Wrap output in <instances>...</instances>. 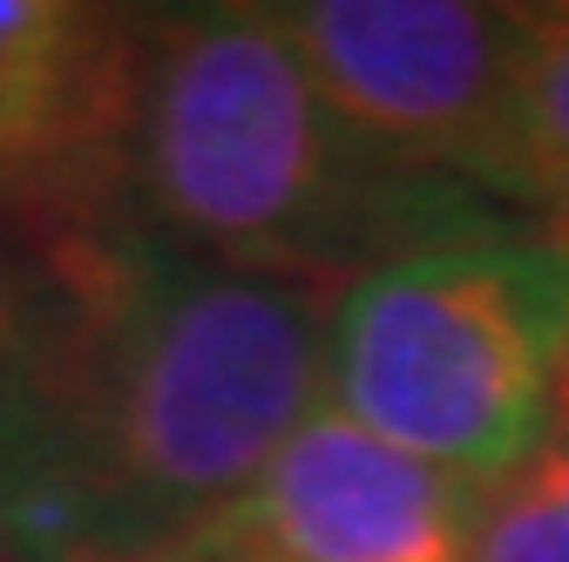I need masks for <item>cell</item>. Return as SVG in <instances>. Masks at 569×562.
I'll use <instances>...</instances> for the list:
<instances>
[{"label": "cell", "instance_id": "obj_1", "mask_svg": "<svg viewBox=\"0 0 569 562\" xmlns=\"http://www.w3.org/2000/svg\"><path fill=\"white\" fill-rule=\"evenodd\" d=\"M332 292L190 258L129 210L21 244L0 353V542L136 562L326 407Z\"/></svg>", "mask_w": 569, "mask_h": 562}, {"label": "cell", "instance_id": "obj_2", "mask_svg": "<svg viewBox=\"0 0 569 562\" xmlns=\"http://www.w3.org/2000/svg\"><path fill=\"white\" fill-rule=\"evenodd\" d=\"M122 210L163 244L346 292L393 258L522 224L468 183L387 163L306 76L271 8H142Z\"/></svg>", "mask_w": 569, "mask_h": 562}, {"label": "cell", "instance_id": "obj_3", "mask_svg": "<svg viewBox=\"0 0 569 562\" xmlns=\"http://www.w3.org/2000/svg\"><path fill=\"white\" fill-rule=\"evenodd\" d=\"M569 373V244L542 224L393 258L332 299L326 407L481 495L549 441Z\"/></svg>", "mask_w": 569, "mask_h": 562}, {"label": "cell", "instance_id": "obj_4", "mask_svg": "<svg viewBox=\"0 0 569 562\" xmlns=\"http://www.w3.org/2000/svg\"><path fill=\"white\" fill-rule=\"evenodd\" d=\"M312 89L420 177L502 203L522 8L502 0H284L271 8ZM509 210V203H502Z\"/></svg>", "mask_w": 569, "mask_h": 562}, {"label": "cell", "instance_id": "obj_5", "mask_svg": "<svg viewBox=\"0 0 569 562\" xmlns=\"http://www.w3.org/2000/svg\"><path fill=\"white\" fill-rule=\"evenodd\" d=\"M488 495L319 407L238 495L136 562H475Z\"/></svg>", "mask_w": 569, "mask_h": 562}, {"label": "cell", "instance_id": "obj_6", "mask_svg": "<svg viewBox=\"0 0 569 562\" xmlns=\"http://www.w3.org/2000/svg\"><path fill=\"white\" fill-rule=\"evenodd\" d=\"M136 28L142 8L0 0V238L122 218Z\"/></svg>", "mask_w": 569, "mask_h": 562}, {"label": "cell", "instance_id": "obj_7", "mask_svg": "<svg viewBox=\"0 0 569 562\" xmlns=\"http://www.w3.org/2000/svg\"><path fill=\"white\" fill-rule=\"evenodd\" d=\"M502 203L536 210L542 224L569 218V0L522 8V54L502 143Z\"/></svg>", "mask_w": 569, "mask_h": 562}, {"label": "cell", "instance_id": "obj_8", "mask_svg": "<svg viewBox=\"0 0 569 562\" xmlns=\"http://www.w3.org/2000/svg\"><path fill=\"white\" fill-rule=\"evenodd\" d=\"M475 562H569V529L529 495L522 481L495 488L481 535H475Z\"/></svg>", "mask_w": 569, "mask_h": 562}, {"label": "cell", "instance_id": "obj_9", "mask_svg": "<svg viewBox=\"0 0 569 562\" xmlns=\"http://www.w3.org/2000/svg\"><path fill=\"white\" fill-rule=\"evenodd\" d=\"M522 488H529V495L569 529V420H562V428H549V441H542V454L516 474Z\"/></svg>", "mask_w": 569, "mask_h": 562}, {"label": "cell", "instance_id": "obj_10", "mask_svg": "<svg viewBox=\"0 0 569 562\" xmlns=\"http://www.w3.org/2000/svg\"><path fill=\"white\" fill-rule=\"evenodd\" d=\"M14 305H21V238H0V353L14 332Z\"/></svg>", "mask_w": 569, "mask_h": 562}, {"label": "cell", "instance_id": "obj_11", "mask_svg": "<svg viewBox=\"0 0 569 562\" xmlns=\"http://www.w3.org/2000/svg\"><path fill=\"white\" fill-rule=\"evenodd\" d=\"M549 231L569 244V218H562V224H549ZM562 420H569V373H562V400H556V428H562Z\"/></svg>", "mask_w": 569, "mask_h": 562}]
</instances>
